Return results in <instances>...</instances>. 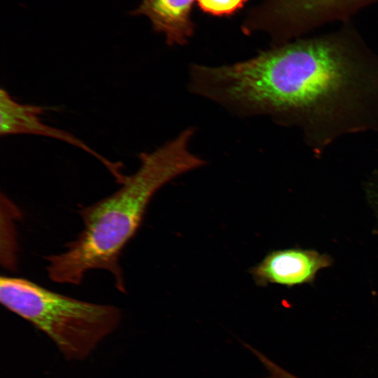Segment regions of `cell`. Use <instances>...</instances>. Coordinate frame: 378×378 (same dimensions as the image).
I'll list each match as a JSON object with an SVG mask.
<instances>
[{"instance_id": "cell-8", "label": "cell", "mask_w": 378, "mask_h": 378, "mask_svg": "<svg viewBox=\"0 0 378 378\" xmlns=\"http://www.w3.org/2000/svg\"><path fill=\"white\" fill-rule=\"evenodd\" d=\"M248 0H197L200 8L213 15H228L241 8Z\"/></svg>"}, {"instance_id": "cell-2", "label": "cell", "mask_w": 378, "mask_h": 378, "mask_svg": "<svg viewBox=\"0 0 378 378\" xmlns=\"http://www.w3.org/2000/svg\"><path fill=\"white\" fill-rule=\"evenodd\" d=\"M194 133L188 127L153 151L140 153L139 167L125 176L118 190L80 211L82 232L64 251L46 258L50 280L78 285L88 271L103 270L111 274L118 290L126 292L120 256L152 197L170 181L206 164L188 148Z\"/></svg>"}, {"instance_id": "cell-1", "label": "cell", "mask_w": 378, "mask_h": 378, "mask_svg": "<svg viewBox=\"0 0 378 378\" xmlns=\"http://www.w3.org/2000/svg\"><path fill=\"white\" fill-rule=\"evenodd\" d=\"M189 88L237 115L299 128L316 155L343 136L378 131V52L349 24L234 64H192Z\"/></svg>"}, {"instance_id": "cell-7", "label": "cell", "mask_w": 378, "mask_h": 378, "mask_svg": "<svg viewBox=\"0 0 378 378\" xmlns=\"http://www.w3.org/2000/svg\"><path fill=\"white\" fill-rule=\"evenodd\" d=\"M194 0H141L131 14L145 15L167 44L183 45L193 33L191 10Z\"/></svg>"}, {"instance_id": "cell-4", "label": "cell", "mask_w": 378, "mask_h": 378, "mask_svg": "<svg viewBox=\"0 0 378 378\" xmlns=\"http://www.w3.org/2000/svg\"><path fill=\"white\" fill-rule=\"evenodd\" d=\"M378 0H267L255 14L259 30L284 43L324 24L344 21Z\"/></svg>"}, {"instance_id": "cell-5", "label": "cell", "mask_w": 378, "mask_h": 378, "mask_svg": "<svg viewBox=\"0 0 378 378\" xmlns=\"http://www.w3.org/2000/svg\"><path fill=\"white\" fill-rule=\"evenodd\" d=\"M333 258L314 249L290 248L269 252L248 272L258 286L277 284L293 288L313 284L318 273L330 267Z\"/></svg>"}, {"instance_id": "cell-3", "label": "cell", "mask_w": 378, "mask_h": 378, "mask_svg": "<svg viewBox=\"0 0 378 378\" xmlns=\"http://www.w3.org/2000/svg\"><path fill=\"white\" fill-rule=\"evenodd\" d=\"M0 301L43 332L66 359L73 360L88 357L122 318L115 306L75 299L19 277L1 276Z\"/></svg>"}, {"instance_id": "cell-6", "label": "cell", "mask_w": 378, "mask_h": 378, "mask_svg": "<svg viewBox=\"0 0 378 378\" xmlns=\"http://www.w3.org/2000/svg\"><path fill=\"white\" fill-rule=\"evenodd\" d=\"M45 108L41 106L22 104L8 92L0 90V134L1 136L32 134L47 136L66 143L85 151L101 162L118 181L122 177L121 164L111 162L95 151L77 136L65 130L44 123L41 116Z\"/></svg>"}]
</instances>
